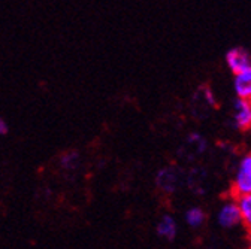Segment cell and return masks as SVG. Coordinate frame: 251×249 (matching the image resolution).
I'll use <instances>...</instances> for the list:
<instances>
[{
	"label": "cell",
	"mask_w": 251,
	"mask_h": 249,
	"mask_svg": "<svg viewBox=\"0 0 251 249\" xmlns=\"http://www.w3.org/2000/svg\"><path fill=\"white\" fill-rule=\"evenodd\" d=\"M251 193V151L242 154L233 170L230 196L239 197Z\"/></svg>",
	"instance_id": "obj_1"
},
{
	"label": "cell",
	"mask_w": 251,
	"mask_h": 249,
	"mask_svg": "<svg viewBox=\"0 0 251 249\" xmlns=\"http://www.w3.org/2000/svg\"><path fill=\"white\" fill-rule=\"evenodd\" d=\"M215 218H217V224L225 230H230V228H235L236 226L242 224L241 210H239L236 197L232 196L230 199L225 200L222 204H220Z\"/></svg>",
	"instance_id": "obj_2"
},
{
	"label": "cell",
	"mask_w": 251,
	"mask_h": 249,
	"mask_svg": "<svg viewBox=\"0 0 251 249\" xmlns=\"http://www.w3.org/2000/svg\"><path fill=\"white\" fill-rule=\"evenodd\" d=\"M230 122L238 132L251 130V103L245 99H235L230 112Z\"/></svg>",
	"instance_id": "obj_3"
},
{
	"label": "cell",
	"mask_w": 251,
	"mask_h": 249,
	"mask_svg": "<svg viewBox=\"0 0 251 249\" xmlns=\"http://www.w3.org/2000/svg\"><path fill=\"white\" fill-rule=\"evenodd\" d=\"M225 61L227 69L235 75L251 66V54L242 46H233L226 52Z\"/></svg>",
	"instance_id": "obj_4"
},
{
	"label": "cell",
	"mask_w": 251,
	"mask_h": 249,
	"mask_svg": "<svg viewBox=\"0 0 251 249\" xmlns=\"http://www.w3.org/2000/svg\"><path fill=\"white\" fill-rule=\"evenodd\" d=\"M181 183V173L175 167H162L155 175L157 188L171 194L174 193Z\"/></svg>",
	"instance_id": "obj_5"
},
{
	"label": "cell",
	"mask_w": 251,
	"mask_h": 249,
	"mask_svg": "<svg viewBox=\"0 0 251 249\" xmlns=\"http://www.w3.org/2000/svg\"><path fill=\"white\" fill-rule=\"evenodd\" d=\"M232 87L238 99H251V66L233 75Z\"/></svg>",
	"instance_id": "obj_6"
},
{
	"label": "cell",
	"mask_w": 251,
	"mask_h": 249,
	"mask_svg": "<svg viewBox=\"0 0 251 249\" xmlns=\"http://www.w3.org/2000/svg\"><path fill=\"white\" fill-rule=\"evenodd\" d=\"M176 233H178V228H176L175 218L169 213L163 215L160 218V221L157 223V234H159L162 239L172 242L176 237Z\"/></svg>",
	"instance_id": "obj_7"
},
{
	"label": "cell",
	"mask_w": 251,
	"mask_h": 249,
	"mask_svg": "<svg viewBox=\"0 0 251 249\" xmlns=\"http://www.w3.org/2000/svg\"><path fill=\"white\" fill-rule=\"evenodd\" d=\"M184 221H185V224L188 227L199 228L206 221V212L201 206H193V207L185 210V213H184Z\"/></svg>",
	"instance_id": "obj_8"
},
{
	"label": "cell",
	"mask_w": 251,
	"mask_h": 249,
	"mask_svg": "<svg viewBox=\"0 0 251 249\" xmlns=\"http://www.w3.org/2000/svg\"><path fill=\"white\" fill-rule=\"evenodd\" d=\"M238 204H239V210H241V221L242 226L247 228V231L251 234V193L250 194H244L236 197Z\"/></svg>",
	"instance_id": "obj_9"
},
{
	"label": "cell",
	"mask_w": 251,
	"mask_h": 249,
	"mask_svg": "<svg viewBox=\"0 0 251 249\" xmlns=\"http://www.w3.org/2000/svg\"><path fill=\"white\" fill-rule=\"evenodd\" d=\"M79 164V154L76 151H69L61 155L60 158V166L68 172H74Z\"/></svg>",
	"instance_id": "obj_10"
},
{
	"label": "cell",
	"mask_w": 251,
	"mask_h": 249,
	"mask_svg": "<svg viewBox=\"0 0 251 249\" xmlns=\"http://www.w3.org/2000/svg\"><path fill=\"white\" fill-rule=\"evenodd\" d=\"M8 132H9L8 124L2 119V116H0V135H6Z\"/></svg>",
	"instance_id": "obj_11"
},
{
	"label": "cell",
	"mask_w": 251,
	"mask_h": 249,
	"mask_svg": "<svg viewBox=\"0 0 251 249\" xmlns=\"http://www.w3.org/2000/svg\"><path fill=\"white\" fill-rule=\"evenodd\" d=\"M250 103H251V99H250Z\"/></svg>",
	"instance_id": "obj_12"
}]
</instances>
